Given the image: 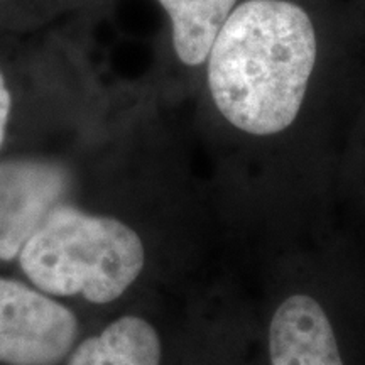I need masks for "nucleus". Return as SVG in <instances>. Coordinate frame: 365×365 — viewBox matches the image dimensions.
Masks as SVG:
<instances>
[{
	"mask_svg": "<svg viewBox=\"0 0 365 365\" xmlns=\"http://www.w3.org/2000/svg\"><path fill=\"white\" fill-rule=\"evenodd\" d=\"M222 245L207 176L143 139L130 115L9 272L91 322L148 293L188 294L217 272Z\"/></svg>",
	"mask_w": 365,
	"mask_h": 365,
	"instance_id": "f257e3e1",
	"label": "nucleus"
},
{
	"mask_svg": "<svg viewBox=\"0 0 365 365\" xmlns=\"http://www.w3.org/2000/svg\"><path fill=\"white\" fill-rule=\"evenodd\" d=\"M254 298L269 365H360L365 355V247L323 222L259 245Z\"/></svg>",
	"mask_w": 365,
	"mask_h": 365,
	"instance_id": "f03ea898",
	"label": "nucleus"
},
{
	"mask_svg": "<svg viewBox=\"0 0 365 365\" xmlns=\"http://www.w3.org/2000/svg\"><path fill=\"white\" fill-rule=\"evenodd\" d=\"M317 58V33L303 9L247 0L228 16L205 63L210 105L242 139L284 137L307 103Z\"/></svg>",
	"mask_w": 365,
	"mask_h": 365,
	"instance_id": "7ed1b4c3",
	"label": "nucleus"
},
{
	"mask_svg": "<svg viewBox=\"0 0 365 365\" xmlns=\"http://www.w3.org/2000/svg\"><path fill=\"white\" fill-rule=\"evenodd\" d=\"M186 299L158 291L91 319L63 365H171L181 359Z\"/></svg>",
	"mask_w": 365,
	"mask_h": 365,
	"instance_id": "20e7f679",
	"label": "nucleus"
},
{
	"mask_svg": "<svg viewBox=\"0 0 365 365\" xmlns=\"http://www.w3.org/2000/svg\"><path fill=\"white\" fill-rule=\"evenodd\" d=\"M186 333L212 365H269L254 298L228 272L188 294Z\"/></svg>",
	"mask_w": 365,
	"mask_h": 365,
	"instance_id": "39448f33",
	"label": "nucleus"
},
{
	"mask_svg": "<svg viewBox=\"0 0 365 365\" xmlns=\"http://www.w3.org/2000/svg\"><path fill=\"white\" fill-rule=\"evenodd\" d=\"M63 73L59 63L51 65L46 59L24 66L0 48V158Z\"/></svg>",
	"mask_w": 365,
	"mask_h": 365,
	"instance_id": "423d86ee",
	"label": "nucleus"
},
{
	"mask_svg": "<svg viewBox=\"0 0 365 365\" xmlns=\"http://www.w3.org/2000/svg\"><path fill=\"white\" fill-rule=\"evenodd\" d=\"M171 22V46L176 61L188 70L205 68L218 31L237 0H158Z\"/></svg>",
	"mask_w": 365,
	"mask_h": 365,
	"instance_id": "0eeeda50",
	"label": "nucleus"
},
{
	"mask_svg": "<svg viewBox=\"0 0 365 365\" xmlns=\"http://www.w3.org/2000/svg\"><path fill=\"white\" fill-rule=\"evenodd\" d=\"M46 6L44 0H0V36L12 33L22 21H34Z\"/></svg>",
	"mask_w": 365,
	"mask_h": 365,
	"instance_id": "6e6552de",
	"label": "nucleus"
}]
</instances>
